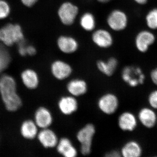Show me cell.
Segmentation results:
<instances>
[{
  "mask_svg": "<svg viewBox=\"0 0 157 157\" xmlns=\"http://www.w3.org/2000/svg\"><path fill=\"white\" fill-rule=\"evenodd\" d=\"M50 70L54 78L59 81L67 79L73 73L72 66L67 62L61 59L55 60L52 62Z\"/></svg>",
  "mask_w": 157,
  "mask_h": 157,
  "instance_id": "obj_8",
  "label": "cell"
},
{
  "mask_svg": "<svg viewBox=\"0 0 157 157\" xmlns=\"http://www.w3.org/2000/svg\"><path fill=\"white\" fill-rule=\"evenodd\" d=\"M56 45L61 52L69 55L75 53L79 47V42L76 38L67 35L59 36L57 39Z\"/></svg>",
  "mask_w": 157,
  "mask_h": 157,
  "instance_id": "obj_11",
  "label": "cell"
},
{
  "mask_svg": "<svg viewBox=\"0 0 157 157\" xmlns=\"http://www.w3.org/2000/svg\"><path fill=\"white\" fill-rule=\"evenodd\" d=\"M37 53L36 48L33 45H27V55L30 56H34Z\"/></svg>",
  "mask_w": 157,
  "mask_h": 157,
  "instance_id": "obj_31",
  "label": "cell"
},
{
  "mask_svg": "<svg viewBox=\"0 0 157 157\" xmlns=\"http://www.w3.org/2000/svg\"><path fill=\"white\" fill-rule=\"evenodd\" d=\"M137 117L133 113L125 111L122 113L117 119V124L121 131L132 132L136 129L138 125Z\"/></svg>",
  "mask_w": 157,
  "mask_h": 157,
  "instance_id": "obj_14",
  "label": "cell"
},
{
  "mask_svg": "<svg viewBox=\"0 0 157 157\" xmlns=\"http://www.w3.org/2000/svg\"><path fill=\"white\" fill-rule=\"evenodd\" d=\"M56 148L58 153L64 157H76L78 155L77 149L72 140L67 137L59 139Z\"/></svg>",
  "mask_w": 157,
  "mask_h": 157,
  "instance_id": "obj_18",
  "label": "cell"
},
{
  "mask_svg": "<svg viewBox=\"0 0 157 157\" xmlns=\"http://www.w3.org/2000/svg\"><path fill=\"white\" fill-rule=\"evenodd\" d=\"M118 66V61L114 57H111L106 61L99 60L96 63V67L99 72L108 77L114 74Z\"/></svg>",
  "mask_w": 157,
  "mask_h": 157,
  "instance_id": "obj_20",
  "label": "cell"
},
{
  "mask_svg": "<svg viewBox=\"0 0 157 157\" xmlns=\"http://www.w3.org/2000/svg\"><path fill=\"white\" fill-rule=\"evenodd\" d=\"M121 156L140 157L143 154V148L136 140H128L122 147L120 150Z\"/></svg>",
  "mask_w": 157,
  "mask_h": 157,
  "instance_id": "obj_21",
  "label": "cell"
},
{
  "mask_svg": "<svg viewBox=\"0 0 157 157\" xmlns=\"http://www.w3.org/2000/svg\"><path fill=\"white\" fill-rule=\"evenodd\" d=\"M37 138L41 146L45 149L56 148L59 140L56 133L50 128L41 129Z\"/></svg>",
  "mask_w": 157,
  "mask_h": 157,
  "instance_id": "obj_13",
  "label": "cell"
},
{
  "mask_svg": "<svg viewBox=\"0 0 157 157\" xmlns=\"http://www.w3.org/2000/svg\"><path fill=\"white\" fill-rule=\"evenodd\" d=\"M96 133L95 126L86 124L77 132L76 138L80 144V152L83 156H88L92 150L93 139Z\"/></svg>",
  "mask_w": 157,
  "mask_h": 157,
  "instance_id": "obj_2",
  "label": "cell"
},
{
  "mask_svg": "<svg viewBox=\"0 0 157 157\" xmlns=\"http://www.w3.org/2000/svg\"><path fill=\"white\" fill-rule=\"evenodd\" d=\"M107 23L109 29L115 32H121L126 28L128 19L125 12L122 10L116 9L108 14Z\"/></svg>",
  "mask_w": 157,
  "mask_h": 157,
  "instance_id": "obj_7",
  "label": "cell"
},
{
  "mask_svg": "<svg viewBox=\"0 0 157 157\" xmlns=\"http://www.w3.org/2000/svg\"><path fill=\"white\" fill-rule=\"evenodd\" d=\"M155 40L154 34L150 31H140L136 36L135 45L138 51L142 53L146 52L150 46L152 45Z\"/></svg>",
  "mask_w": 157,
  "mask_h": 157,
  "instance_id": "obj_15",
  "label": "cell"
},
{
  "mask_svg": "<svg viewBox=\"0 0 157 157\" xmlns=\"http://www.w3.org/2000/svg\"><path fill=\"white\" fill-rule=\"evenodd\" d=\"M147 101L150 107L154 109H157V89L153 90L149 94Z\"/></svg>",
  "mask_w": 157,
  "mask_h": 157,
  "instance_id": "obj_27",
  "label": "cell"
},
{
  "mask_svg": "<svg viewBox=\"0 0 157 157\" xmlns=\"http://www.w3.org/2000/svg\"><path fill=\"white\" fill-rule=\"evenodd\" d=\"M25 40L22 29L18 25H7L0 29V41L7 46Z\"/></svg>",
  "mask_w": 157,
  "mask_h": 157,
  "instance_id": "obj_5",
  "label": "cell"
},
{
  "mask_svg": "<svg viewBox=\"0 0 157 157\" xmlns=\"http://www.w3.org/2000/svg\"><path fill=\"white\" fill-rule=\"evenodd\" d=\"M21 78L23 84L28 89L34 90L39 87L40 77L38 73L32 69H26L22 71Z\"/></svg>",
  "mask_w": 157,
  "mask_h": 157,
  "instance_id": "obj_19",
  "label": "cell"
},
{
  "mask_svg": "<svg viewBox=\"0 0 157 157\" xmlns=\"http://www.w3.org/2000/svg\"></svg>",
  "mask_w": 157,
  "mask_h": 157,
  "instance_id": "obj_35",
  "label": "cell"
},
{
  "mask_svg": "<svg viewBox=\"0 0 157 157\" xmlns=\"http://www.w3.org/2000/svg\"><path fill=\"white\" fill-rule=\"evenodd\" d=\"M106 157H120L121 156L120 151L113 150L105 153L104 155Z\"/></svg>",
  "mask_w": 157,
  "mask_h": 157,
  "instance_id": "obj_29",
  "label": "cell"
},
{
  "mask_svg": "<svg viewBox=\"0 0 157 157\" xmlns=\"http://www.w3.org/2000/svg\"><path fill=\"white\" fill-rule=\"evenodd\" d=\"M97 2L100 3H102V4H106L110 2V1H112V0H96Z\"/></svg>",
  "mask_w": 157,
  "mask_h": 157,
  "instance_id": "obj_34",
  "label": "cell"
},
{
  "mask_svg": "<svg viewBox=\"0 0 157 157\" xmlns=\"http://www.w3.org/2000/svg\"><path fill=\"white\" fill-rule=\"evenodd\" d=\"M138 121L148 129L153 128L156 125L157 115L154 109L150 107H143L138 111L137 116Z\"/></svg>",
  "mask_w": 157,
  "mask_h": 157,
  "instance_id": "obj_16",
  "label": "cell"
},
{
  "mask_svg": "<svg viewBox=\"0 0 157 157\" xmlns=\"http://www.w3.org/2000/svg\"><path fill=\"white\" fill-rule=\"evenodd\" d=\"M150 78L153 83L157 86V67L151 72Z\"/></svg>",
  "mask_w": 157,
  "mask_h": 157,
  "instance_id": "obj_30",
  "label": "cell"
},
{
  "mask_svg": "<svg viewBox=\"0 0 157 157\" xmlns=\"http://www.w3.org/2000/svg\"><path fill=\"white\" fill-rule=\"evenodd\" d=\"M10 9L6 1L0 0V19H4L9 15Z\"/></svg>",
  "mask_w": 157,
  "mask_h": 157,
  "instance_id": "obj_26",
  "label": "cell"
},
{
  "mask_svg": "<svg viewBox=\"0 0 157 157\" xmlns=\"http://www.w3.org/2000/svg\"><path fill=\"white\" fill-rule=\"evenodd\" d=\"M134 1L139 5H144L146 4L148 0H134Z\"/></svg>",
  "mask_w": 157,
  "mask_h": 157,
  "instance_id": "obj_33",
  "label": "cell"
},
{
  "mask_svg": "<svg viewBox=\"0 0 157 157\" xmlns=\"http://www.w3.org/2000/svg\"><path fill=\"white\" fill-rule=\"evenodd\" d=\"M79 104L77 98L69 94L63 96L59 99L57 107L63 115L69 116L77 111Z\"/></svg>",
  "mask_w": 157,
  "mask_h": 157,
  "instance_id": "obj_10",
  "label": "cell"
},
{
  "mask_svg": "<svg viewBox=\"0 0 157 157\" xmlns=\"http://www.w3.org/2000/svg\"><path fill=\"white\" fill-rule=\"evenodd\" d=\"M11 58L9 51L0 43V73H3L9 67Z\"/></svg>",
  "mask_w": 157,
  "mask_h": 157,
  "instance_id": "obj_24",
  "label": "cell"
},
{
  "mask_svg": "<svg viewBox=\"0 0 157 157\" xmlns=\"http://www.w3.org/2000/svg\"><path fill=\"white\" fill-rule=\"evenodd\" d=\"M120 101L115 94L109 92L101 96L97 101V106L101 112L107 115L114 114L119 107Z\"/></svg>",
  "mask_w": 157,
  "mask_h": 157,
  "instance_id": "obj_6",
  "label": "cell"
},
{
  "mask_svg": "<svg viewBox=\"0 0 157 157\" xmlns=\"http://www.w3.org/2000/svg\"><path fill=\"white\" fill-rule=\"evenodd\" d=\"M34 121L39 128H49L53 123V114L47 107L41 106L38 107L35 111Z\"/></svg>",
  "mask_w": 157,
  "mask_h": 157,
  "instance_id": "obj_12",
  "label": "cell"
},
{
  "mask_svg": "<svg viewBox=\"0 0 157 157\" xmlns=\"http://www.w3.org/2000/svg\"><path fill=\"white\" fill-rule=\"evenodd\" d=\"M79 14L78 6L70 1L61 3L57 10L58 17L63 25L70 26L76 21Z\"/></svg>",
  "mask_w": 157,
  "mask_h": 157,
  "instance_id": "obj_4",
  "label": "cell"
},
{
  "mask_svg": "<svg viewBox=\"0 0 157 157\" xmlns=\"http://www.w3.org/2000/svg\"><path fill=\"white\" fill-rule=\"evenodd\" d=\"M17 44H18V52H19L20 55L23 56H26L27 55V45L26 44L25 39L18 42Z\"/></svg>",
  "mask_w": 157,
  "mask_h": 157,
  "instance_id": "obj_28",
  "label": "cell"
},
{
  "mask_svg": "<svg viewBox=\"0 0 157 157\" xmlns=\"http://www.w3.org/2000/svg\"><path fill=\"white\" fill-rule=\"evenodd\" d=\"M146 24L152 30L157 29V8L150 10L145 17Z\"/></svg>",
  "mask_w": 157,
  "mask_h": 157,
  "instance_id": "obj_25",
  "label": "cell"
},
{
  "mask_svg": "<svg viewBox=\"0 0 157 157\" xmlns=\"http://www.w3.org/2000/svg\"><path fill=\"white\" fill-rule=\"evenodd\" d=\"M39 129L35 121L27 119L21 123L20 131L21 135L24 139L33 140L37 138L39 132Z\"/></svg>",
  "mask_w": 157,
  "mask_h": 157,
  "instance_id": "obj_22",
  "label": "cell"
},
{
  "mask_svg": "<svg viewBox=\"0 0 157 157\" xmlns=\"http://www.w3.org/2000/svg\"><path fill=\"white\" fill-rule=\"evenodd\" d=\"M79 24L83 30L93 32L96 29L97 21L94 15L89 11L82 14L79 20Z\"/></svg>",
  "mask_w": 157,
  "mask_h": 157,
  "instance_id": "obj_23",
  "label": "cell"
},
{
  "mask_svg": "<svg viewBox=\"0 0 157 157\" xmlns=\"http://www.w3.org/2000/svg\"><path fill=\"white\" fill-rule=\"evenodd\" d=\"M121 77L124 83L132 88L144 84L146 79L142 69L140 67L133 66L124 67L121 73Z\"/></svg>",
  "mask_w": 157,
  "mask_h": 157,
  "instance_id": "obj_3",
  "label": "cell"
},
{
  "mask_svg": "<svg viewBox=\"0 0 157 157\" xmlns=\"http://www.w3.org/2000/svg\"><path fill=\"white\" fill-rule=\"evenodd\" d=\"M91 40L98 48L107 49L113 45V36L109 31L104 29H98L93 31Z\"/></svg>",
  "mask_w": 157,
  "mask_h": 157,
  "instance_id": "obj_9",
  "label": "cell"
},
{
  "mask_svg": "<svg viewBox=\"0 0 157 157\" xmlns=\"http://www.w3.org/2000/svg\"><path fill=\"white\" fill-rule=\"evenodd\" d=\"M66 89L69 94L77 98L84 95L87 93L88 85L84 79L74 78L68 82Z\"/></svg>",
  "mask_w": 157,
  "mask_h": 157,
  "instance_id": "obj_17",
  "label": "cell"
},
{
  "mask_svg": "<svg viewBox=\"0 0 157 157\" xmlns=\"http://www.w3.org/2000/svg\"><path fill=\"white\" fill-rule=\"evenodd\" d=\"M39 0H21L24 6L27 7H32L35 6Z\"/></svg>",
  "mask_w": 157,
  "mask_h": 157,
  "instance_id": "obj_32",
  "label": "cell"
},
{
  "mask_svg": "<svg viewBox=\"0 0 157 157\" xmlns=\"http://www.w3.org/2000/svg\"><path fill=\"white\" fill-rule=\"evenodd\" d=\"M0 95L5 108L9 112H15L22 106L16 80L11 75L4 74L0 77Z\"/></svg>",
  "mask_w": 157,
  "mask_h": 157,
  "instance_id": "obj_1",
  "label": "cell"
}]
</instances>
